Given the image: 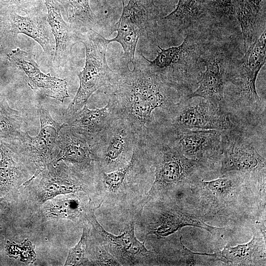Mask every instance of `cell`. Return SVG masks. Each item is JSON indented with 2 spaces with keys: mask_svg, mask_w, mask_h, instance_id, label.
Masks as SVG:
<instances>
[{
  "mask_svg": "<svg viewBox=\"0 0 266 266\" xmlns=\"http://www.w3.org/2000/svg\"><path fill=\"white\" fill-rule=\"evenodd\" d=\"M138 54L132 69L127 65L115 72L107 86L108 102L115 114L130 125L137 139L144 142L159 126L157 114L162 113L165 119L182 100L180 91L151 72Z\"/></svg>",
  "mask_w": 266,
  "mask_h": 266,
  "instance_id": "6da1fadb",
  "label": "cell"
},
{
  "mask_svg": "<svg viewBox=\"0 0 266 266\" xmlns=\"http://www.w3.org/2000/svg\"><path fill=\"white\" fill-rule=\"evenodd\" d=\"M78 33L80 42L85 48V63L82 70L77 73L79 87L65 112V119L86 105L91 95L99 88L108 86L115 74L108 66L106 57L110 39L105 38L93 29Z\"/></svg>",
  "mask_w": 266,
  "mask_h": 266,
  "instance_id": "7a4b0ae2",
  "label": "cell"
},
{
  "mask_svg": "<svg viewBox=\"0 0 266 266\" xmlns=\"http://www.w3.org/2000/svg\"><path fill=\"white\" fill-rule=\"evenodd\" d=\"M146 154L152 158L154 180L142 200L143 207L151 200L183 183L195 171L198 160L189 158L170 144L157 138L143 143Z\"/></svg>",
  "mask_w": 266,
  "mask_h": 266,
  "instance_id": "3957f363",
  "label": "cell"
},
{
  "mask_svg": "<svg viewBox=\"0 0 266 266\" xmlns=\"http://www.w3.org/2000/svg\"><path fill=\"white\" fill-rule=\"evenodd\" d=\"M157 22V11L153 0H129L126 5L123 2L122 13L114 29L117 35L110 41L121 44L128 64L134 62L140 37L153 39Z\"/></svg>",
  "mask_w": 266,
  "mask_h": 266,
  "instance_id": "277c9868",
  "label": "cell"
},
{
  "mask_svg": "<svg viewBox=\"0 0 266 266\" xmlns=\"http://www.w3.org/2000/svg\"><path fill=\"white\" fill-rule=\"evenodd\" d=\"M137 140L128 122L116 115L92 139L93 153L100 170L109 172L126 165L132 158Z\"/></svg>",
  "mask_w": 266,
  "mask_h": 266,
  "instance_id": "5b68a950",
  "label": "cell"
},
{
  "mask_svg": "<svg viewBox=\"0 0 266 266\" xmlns=\"http://www.w3.org/2000/svg\"><path fill=\"white\" fill-rule=\"evenodd\" d=\"M199 43L188 35L178 46L163 49L158 46L156 58L146 59L141 52L142 60L152 73L163 82L181 91L184 87L190 72L197 66L202 56Z\"/></svg>",
  "mask_w": 266,
  "mask_h": 266,
  "instance_id": "8992f818",
  "label": "cell"
},
{
  "mask_svg": "<svg viewBox=\"0 0 266 266\" xmlns=\"http://www.w3.org/2000/svg\"><path fill=\"white\" fill-rule=\"evenodd\" d=\"M227 119L219 104L203 99L185 104L181 101L167 116L158 133L185 130H224L228 128Z\"/></svg>",
  "mask_w": 266,
  "mask_h": 266,
  "instance_id": "52a82bcc",
  "label": "cell"
},
{
  "mask_svg": "<svg viewBox=\"0 0 266 266\" xmlns=\"http://www.w3.org/2000/svg\"><path fill=\"white\" fill-rule=\"evenodd\" d=\"M38 113L40 123L38 134L31 136L25 131L19 140L11 143L17 144L15 146H18L19 151L38 166L35 174L55 159L58 151L60 132L67 125L57 122L41 104Z\"/></svg>",
  "mask_w": 266,
  "mask_h": 266,
  "instance_id": "ba28073f",
  "label": "cell"
},
{
  "mask_svg": "<svg viewBox=\"0 0 266 266\" xmlns=\"http://www.w3.org/2000/svg\"><path fill=\"white\" fill-rule=\"evenodd\" d=\"M6 57L11 65L24 74L32 90L62 102L69 97L66 79L43 72L32 53L17 48L7 54Z\"/></svg>",
  "mask_w": 266,
  "mask_h": 266,
  "instance_id": "9c48e42d",
  "label": "cell"
},
{
  "mask_svg": "<svg viewBox=\"0 0 266 266\" xmlns=\"http://www.w3.org/2000/svg\"><path fill=\"white\" fill-rule=\"evenodd\" d=\"M89 219L101 237L104 248L121 265H137L150 254L145 246V242L140 241L135 236L133 222H131L120 234L116 235L104 230L98 222L94 213Z\"/></svg>",
  "mask_w": 266,
  "mask_h": 266,
  "instance_id": "30bf717a",
  "label": "cell"
},
{
  "mask_svg": "<svg viewBox=\"0 0 266 266\" xmlns=\"http://www.w3.org/2000/svg\"><path fill=\"white\" fill-rule=\"evenodd\" d=\"M157 136L186 157L197 160L221 148L222 133L217 130H185L160 133Z\"/></svg>",
  "mask_w": 266,
  "mask_h": 266,
  "instance_id": "8fae6325",
  "label": "cell"
},
{
  "mask_svg": "<svg viewBox=\"0 0 266 266\" xmlns=\"http://www.w3.org/2000/svg\"><path fill=\"white\" fill-rule=\"evenodd\" d=\"M266 32L264 31L254 43L245 52L237 64L234 75L235 84L241 96L248 102L254 104L260 101L256 81L261 68L266 63Z\"/></svg>",
  "mask_w": 266,
  "mask_h": 266,
  "instance_id": "7c38bea8",
  "label": "cell"
},
{
  "mask_svg": "<svg viewBox=\"0 0 266 266\" xmlns=\"http://www.w3.org/2000/svg\"><path fill=\"white\" fill-rule=\"evenodd\" d=\"M60 161L71 164L75 171L90 170L96 162L92 139L66 125L60 132L58 153L52 162Z\"/></svg>",
  "mask_w": 266,
  "mask_h": 266,
  "instance_id": "4fadbf2b",
  "label": "cell"
},
{
  "mask_svg": "<svg viewBox=\"0 0 266 266\" xmlns=\"http://www.w3.org/2000/svg\"><path fill=\"white\" fill-rule=\"evenodd\" d=\"M9 33L14 35L24 34L37 42L49 56H54L55 41L47 16L30 11L25 15L12 12L7 15Z\"/></svg>",
  "mask_w": 266,
  "mask_h": 266,
  "instance_id": "5bb4252c",
  "label": "cell"
},
{
  "mask_svg": "<svg viewBox=\"0 0 266 266\" xmlns=\"http://www.w3.org/2000/svg\"><path fill=\"white\" fill-rule=\"evenodd\" d=\"M205 70L201 73L199 86L186 98H202L219 104L224 98L225 66L223 54L218 50L210 52L204 57Z\"/></svg>",
  "mask_w": 266,
  "mask_h": 266,
  "instance_id": "9a60e30c",
  "label": "cell"
},
{
  "mask_svg": "<svg viewBox=\"0 0 266 266\" xmlns=\"http://www.w3.org/2000/svg\"><path fill=\"white\" fill-rule=\"evenodd\" d=\"M223 159L221 172L252 171L265 167V160L254 147L239 138L222 139Z\"/></svg>",
  "mask_w": 266,
  "mask_h": 266,
  "instance_id": "2e32d148",
  "label": "cell"
},
{
  "mask_svg": "<svg viewBox=\"0 0 266 266\" xmlns=\"http://www.w3.org/2000/svg\"><path fill=\"white\" fill-rule=\"evenodd\" d=\"M47 9V20L55 41L53 62L61 64L66 62L73 47L80 42L77 32L64 20L60 4L55 0H44Z\"/></svg>",
  "mask_w": 266,
  "mask_h": 266,
  "instance_id": "e0dca14e",
  "label": "cell"
},
{
  "mask_svg": "<svg viewBox=\"0 0 266 266\" xmlns=\"http://www.w3.org/2000/svg\"><path fill=\"white\" fill-rule=\"evenodd\" d=\"M64 162H51L42 170L39 186L40 199L46 201L60 194H72L82 187L73 173Z\"/></svg>",
  "mask_w": 266,
  "mask_h": 266,
  "instance_id": "ac0fdd59",
  "label": "cell"
},
{
  "mask_svg": "<svg viewBox=\"0 0 266 266\" xmlns=\"http://www.w3.org/2000/svg\"><path fill=\"white\" fill-rule=\"evenodd\" d=\"M116 115L109 102L104 107L95 109H90L85 105L72 116L65 119V123L93 139Z\"/></svg>",
  "mask_w": 266,
  "mask_h": 266,
  "instance_id": "d6986e66",
  "label": "cell"
},
{
  "mask_svg": "<svg viewBox=\"0 0 266 266\" xmlns=\"http://www.w3.org/2000/svg\"><path fill=\"white\" fill-rule=\"evenodd\" d=\"M186 226L198 227L213 234L219 230L208 225L196 217L178 209H170L162 212L155 221L149 225L147 234H154L158 237H165Z\"/></svg>",
  "mask_w": 266,
  "mask_h": 266,
  "instance_id": "ffe728a7",
  "label": "cell"
},
{
  "mask_svg": "<svg viewBox=\"0 0 266 266\" xmlns=\"http://www.w3.org/2000/svg\"><path fill=\"white\" fill-rule=\"evenodd\" d=\"M45 209V214L49 218L72 221L88 220L91 213L95 210L91 200L85 204L73 193L51 200L47 203Z\"/></svg>",
  "mask_w": 266,
  "mask_h": 266,
  "instance_id": "44dd1931",
  "label": "cell"
},
{
  "mask_svg": "<svg viewBox=\"0 0 266 266\" xmlns=\"http://www.w3.org/2000/svg\"><path fill=\"white\" fill-rule=\"evenodd\" d=\"M259 239L254 235L253 238L247 243L238 245L235 247L227 246L219 252L207 254L193 252L188 251L192 255L206 256L216 261L236 265L251 264L256 256L259 248Z\"/></svg>",
  "mask_w": 266,
  "mask_h": 266,
  "instance_id": "7402d4cb",
  "label": "cell"
},
{
  "mask_svg": "<svg viewBox=\"0 0 266 266\" xmlns=\"http://www.w3.org/2000/svg\"><path fill=\"white\" fill-rule=\"evenodd\" d=\"M258 7L249 0H241L234 10L242 34L244 52L260 35L258 30Z\"/></svg>",
  "mask_w": 266,
  "mask_h": 266,
  "instance_id": "603a6c76",
  "label": "cell"
},
{
  "mask_svg": "<svg viewBox=\"0 0 266 266\" xmlns=\"http://www.w3.org/2000/svg\"><path fill=\"white\" fill-rule=\"evenodd\" d=\"M56 0L62 5L68 23L77 32L92 29L96 24V17L91 8L90 0Z\"/></svg>",
  "mask_w": 266,
  "mask_h": 266,
  "instance_id": "cb8c5ba5",
  "label": "cell"
},
{
  "mask_svg": "<svg viewBox=\"0 0 266 266\" xmlns=\"http://www.w3.org/2000/svg\"><path fill=\"white\" fill-rule=\"evenodd\" d=\"M23 121L21 113L11 108L0 94V139L10 143L19 140L25 132L22 130Z\"/></svg>",
  "mask_w": 266,
  "mask_h": 266,
  "instance_id": "d4e9b609",
  "label": "cell"
},
{
  "mask_svg": "<svg viewBox=\"0 0 266 266\" xmlns=\"http://www.w3.org/2000/svg\"><path fill=\"white\" fill-rule=\"evenodd\" d=\"M0 193L9 191L21 176L15 152L7 143L0 142Z\"/></svg>",
  "mask_w": 266,
  "mask_h": 266,
  "instance_id": "484cf974",
  "label": "cell"
},
{
  "mask_svg": "<svg viewBox=\"0 0 266 266\" xmlns=\"http://www.w3.org/2000/svg\"><path fill=\"white\" fill-rule=\"evenodd\" d=\"M199 11V0H178L174 10L162 21L166 26L178 30L198 17Z\"/></svg>",
  "mask_w": 266,
  "mask_h": 266,
  "instance_id": "4316f807",
  "label": "cell"
},
{
  "mask_svg": "<svg viewBox=\"0 0 266 266\" xmlns=\"http://www.w3.org/2000/svg\"><path fill=\"white\" fill-rule=\"evenodd\" d=\"M89 233V228L85 227L77 244L69 250L65 266H79L88 262L86 250Z\"/></svg>",
  "mask_w": 266,
  "mask_h": 266,
  "instance_id": "83f0119b",
  "label": "cell"
},
{
  "mask_svg": "<svg viewBox=\"0 0 266 266\" xmlns=\"http://www.w3.org/2000/svg\"><path fill=\"white\" fill-rule=\"evenodd\" d=\"M32 4L33 0H0V12L8 14L12 12L27 13L31 11Z\"/></svg>",
  "mask_w": 266,
  "mask_h": 266,
  "instance_id": "f1b7e54d",
  "label": "cell"
},
{
  "mask_svg": "<svg viewBox=\"0 0 266 266\" xmlns=\"http://www.w3.org/2000/svg\"><path fill=\"white\" fill-rule=\"evenodd\" d=\"M203 186L215 195L224 196L233 187V181L227 178H221L208 181H203Z\"/></svg>",
  "mask_w": 266,
  "mask_h": 266,
  "instance_id": "f546056e",
  "label": "cell"
},
{
  "mask_svg": "<svg viewBox=\"0 0 266 266\" xmlns=\"http://www.w3.org/2000/svg\"><path fill=\"white\" fill-rule=\"evenodd\" d=\"M216 6L223 12H229L233 6L236 0H212Z\"/></svg>",
  "mask_w": 266,
  "mask_h": 266,
  "instance_id": "4dcf8cb0",
  "label": "cell"
},
{
  "mask_svg": "<svg viewBox=\"0 0 266 266\" xmlns=\"http://www.w3.org/2000/svg\"><path fill=\"white\" fill-rule=\"evenodd\" d=\"M10 33L9 27L0 21V51L4 48V41L7 33Z\"/></svg>",
  "mask_w": 266,
  "mask_h": 266,
  "instance_id": "1f68e13d",
  "label": "cell"
},
{
  "mask_svg": "<svg viewBox=\"0 0 266 266\" xmlns=\"http://www.w3.org/2000/svg\"><path fill=\"white\" fill-rule=\"evenodd\" d=\"M254 5L259 7L262 0H249Z\"/></svg>",
  "mask_w": 266,
  "mask_h": 266,
  "instance_id": "d6a6232c",
  "label": "cell"
},
{
  "mask_svg": "<svg viewBox=\"0 0 266 266\" xmlns=\"http://www.w3.org/2000/svg\"><path fill=\"white\" fill-rule=\"evenodd\" d=\"M1 200H2V199L0 198V202Z\"/></svg>",
  "mask_w": 266,
  "mask_h": 266,
  "instance_id": "836d02e7",
  "label": "cell"
}]
</instances>
